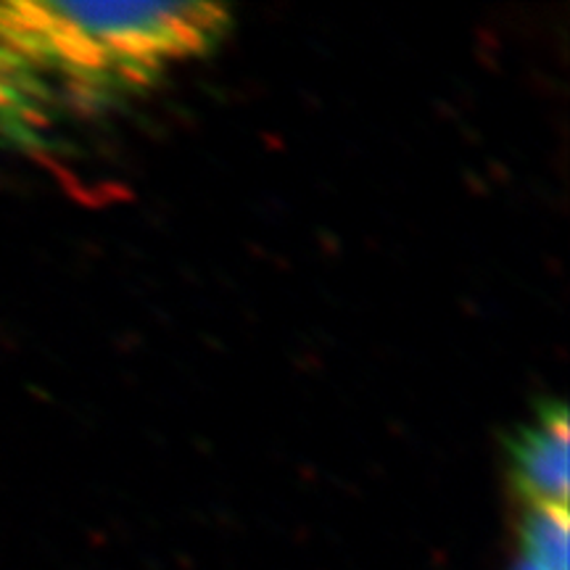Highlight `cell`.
<instances>
[{
  "mask_svg": "<svg viewBox=\"0 0 570 570\" xmlns=\"http://www.w3.org/2000/svg\"><path fill=\"white\" fill-rule=\"evenodd\" d=\"M525 547H529L531 566L541 570H568V508H558V504H531L529 520H525Z\"/></svg>",
  "mask_w": 570,
  "mask_h": 570,
  "instance_id": "3",
  "label": "cell"
},
{
  "mask_svg": "<svg viewBox=\"0 0 570 570\" xmlns=\"http://www.w3.org/2000/svg\"><path fill=\"white\" fill-rule=\"evenodd\" d=\"M515 475L531 504L568 508L570 436L566 407L550 410L525 433L515 454Z\"/></svg>",
  "mask_w": 570,
  "mask_h": 570,
  "instance_id": "2",
  "label": "cell"
},
{
  "mask_svg": "<svg viewBox=\"0 0 570 570\" xmlns=\"http://www.w3.org/2000/svg\"><path fill=\"white\" fill-rule=\"evenodd\" d=\"M518 570H541V568H537V566H531V562H523V566H520Z\"/></svg>",
  "mask_w": 570,
  "mask_h": 570,
  "instance_id": "4",
  "label": "cell"
},
{
  "mask_svg": "<svg viewBox=\"0 0 570 570\" xmlns=\"http://www.w3.org/2000/svg\"><path fill=\"white\" fill-rule=\"evenodd\" d=\"M227 17L209 3H13L0 32L21 51L92 85L142 82L202 53Z\"/></svg>",
  "mask_w": 570,
  "mask_h": 570,
  "instance_id": "1",
  "label": "cell"
}]
</instances>
